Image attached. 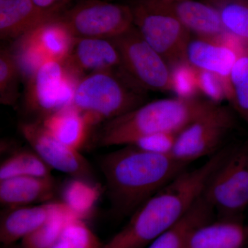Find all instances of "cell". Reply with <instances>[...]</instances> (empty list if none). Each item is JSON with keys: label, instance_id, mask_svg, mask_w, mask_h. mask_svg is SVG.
Masks as SVG:
<instances>
[{"label": "cell", "instance_id": "cell-1", "mask_svg": "<svg viewBox=\"0 0 248 248\" xmlns=\"http://www.w3.org/2000/svg\"><path fill=\"white\" fill-rule=\"evenodd\" d=\"M223 148L192 170L181 173L131 215L103 248H144L169 230L203 195L210 178L231 154Z\"/></svg>", "mask_w": 248, "mask_h": 248}, {"label": "cell", "instance_id": "cell-2", "mask_svg": "<svg viewBox=\"0 0 248 248\" xmlns=\"http://www.w3.org/2000/svg\"><path fill=\"white\" fill-rule=\"evenodd\" d=\"M104 155L99 166L111 205L118 216L132 215L158 191L186 170L187 164L171 154L128 145Z\"/></svg>", "mask_w": 248, "mask_h": 248}, {"label": "cell", "instance_id": "cell-3", "mask_svg": "<svg viewBox=\"0 0 248 248\" xmlns=\"http://www.w3.org/2000/svg\"><path fill=\"white\" fill-rule=\"evenodd\" d=\"M215 104L207 99L177 97L145 103L102 124L97 142L100 146H128L152 134H179Z\"/></svg>", "mask_w": 248, "mask_h": 248}, {"label": "cell", "instance_id": "cell-4", "mask_svg": "<svg viewBox=\"0 0 248 248\" xmlns=\"http://www.w3.org/2000/svg\"><path fill=\"white\" fill-rule=\"evenodd\" d=\"M146 93L121 68L97 72L79 80L73 106L91 128L141 107Z\"/></svg>", "mask_w": 248, "mask_h": 248}, {"label": "cell", "instance_id": "cell-5", "mask_svg": "<svg viewBox=\"0 0 248 248\" xmlns=\"http://www.w3.org/2000/svg\"><path fill=\"white\" fill-rule=\"evenodd\" d=\"M134 27L170 66L186 62V50L192 38L165 0H130Z\"/></svg>", "mask_w": 248, "mask_h": 248}, {"label": "cell", "instance_id": "cell-6", "mask_svg": "<svg viewBox=\"0 0 248 248\" xmlns=\"http://www.w3.org/2000/svg\"><path fill=\"white\" fill-rule=\"evenodd\" d=\"M80 79L63 62L49 60L28 80L24 105L42 120L54 112L73 106Z\"/></svg>", "mask_w": 248, "mask_h": 248}, {"label": "cell", "instance_id": "cell-7", "mask_svg": "<svg viewBox=\"0 0 248 248\" xmlns=\"http://www.w3.org/2000/svg\"><path fill=\"white\" fill-rule=\"evenodd\" d=\"M118 49L121 68L146 91H172L171 68L158 52L141 37L133 27L111 39Z\"/></svg>", "mask_w": 248, "mask_h": 248}, {"label": "cell", "instance_id": "cell-8", "mask_svg": "<svg viewBox=\"0 0 248 248\" xmlns=\"http://www.w3.org/2000/svg\"><path fill=\"white\" fill-rule=\"evenodd\" d=\"M76 38L112 39L134 27L130 6L105 0H81L61 15Z\"/></svg>", "mask_w": 248, "mask_h": 248}, {"label": "cell", "instance_id": "cell-9", "mask_svg": "<svg viewBox=\"0 0 248 248\" xmlns=\"http://www.w3.org/2000/svg\"><path fill=\"white\" fill-rule=\"evenodd\" d=\"M232 113L228 107L215 104L178 134L170 154L189 164L219 151L234 126Z\"/></svg>", "mask_w": 248, "mask_h": 248}, {"label": "cell", "instance_id": "cell-10", "mask_svg": "<svg viewBox=\"0 0 248 248\" xmlns=\"http://www.w3.org/2000/svg\"><path fill=\"white\" fill-rule=\"evenodd\" d=\"M221 218L233 215L248 205V151H232L214 173L203 194Z\"/></svg>", "mask_w": 248, "mask_h": 248}, {"label": "cell", "instance_id": "cell-11", "mask_svg": "<svg viewBox=\"0 0 248 248\" xmlns=\"http://www.w3.org/2000/svg\"><path fill=\"white\" fill-rule=\"evenodd\" d=\"M19 129L31 149L52 169L68 174L71 177L93 182V169L86 158L79 151L57 140L48 133L40 121L20 122Z\"/></svg>", "mask_w": 248, "mask_h": 248}, {"label": "cell", "instance_id": "cell-12", "mask_svg": "<svg viewBox=\"0 0 248 248\" xmlns=\"http://www.w3.org/2000/svg\"><path fill=\"white\" fill-rule=\"evenodd\" d=\"M64 63L80 79L97 72L117 69L122 66L118 49L111 39L78 37Z\"/></svg>", "mask_w": 248, "mask_h": 248}, {"label": "cell", "instance_id": "cell-13", "mask_svg": "<svg viewBox=\"0 0 248 248\" xmlns=\"http://www.w3.org/2000/svg\"><path fill=\"white\" fill-rule=\"evenodd\" d=\"M241 53L221 40L191 38L186 50L185 60L198 71L210 72L224 81L228 95V79Z\"/></svg>", "mask_w": 248, "mask_h": 248}, {"label": "cell", "instance_id": "cell-14", "mask_svg": "<svg viewBox=\"0 0 248 248\" xmlns=\"http://www.w3.org/2000/svg\"><path fill=\"white\" fill-rule=\"evenodd\" d=\"M60 16L41 9L32 0H3L0 1V37L17 40Z\"/></svg>", "mask_w": 248, "mask_h": 248}, {"label": "cell", "instance_id": "cell-15", "mask_svg": "<svg viewBox=\"0 0 248 248\" xmlns=\"http://www.w3.org/2000/svg\"><path fill=\"white\" fill-rule=\"evenodd\" d=\"M166 4L184 27L195 37L220 40L226 33L216 8L203 0H175Z\"/></svg>", "mask_w": 248, "mask_h": 248}, {"label": "cell", "instance_id": "cell-16", "mask_svg": "<svg viewBox=\"0 0 248 248\" xmlns=\"http://www.w3.org/2000/svg\"><path fill=\"white\" fill-rule=\"evenodd\" d=\"M58 189L53 176L16 177L0 180V204L4 209L46 203Z\"/></svg>", "mask_w": 248, "mask_h": 248}, {"label": "cell", "instance_id": "cell-17", "mask_svg": "<svg viewBox=\"0 0 248 248\" xmlns=\"http://www.w3.org/2000/svg\"><path fill=\"white\" fill-rule=\"evenodd\" d=\"M55 201L17 208L4 209L0 218L1 245L16 244L44 224L53 214Z\"/></svg>", "mask_w": 248, "mask_h": 248}, {"label": "cell", "instance_id": "cell-18", "mask_svg": "<svg viewBox=\"0 0 248 248\" xmlns=\"http://www.w3.org/2000/svg\"><path fill=\"white\" fill-rule=\"evenodd\" d=\"M246 239L244 226L232 218H221L195 228L184 248H241Z\"/></svg>", "mask_w": 248, "mask_h": 248}, {"label": "cell", "instance_id": "cell-19", "mask_svg": "<svg viewBox=\"0 0 248 248\" xmlns=\"http://www.w3.org/2000/svg\"><path fill=\"white\" fill-rule=\"evenodd\" d=\"M215 211L202 195L177 223L153 241L148 248H184L190 233L199 226L213 221Z\"/></svg>", "mask_w": 248, "mask_h": 248}, {"label": "cell", "instance_id": "cell-20", "mask_svg": "<svg viewBox=\"0 0 248 248\" xmlns=\"http://www.w3.org/2000/svg\"><path fill=\"white\" fill-rule=\"evenodd\" d=\"M39 121L57 140L78 151L86 143L91 129L82 114L73 106Z\"/></svg>", "mask_w": 248, "mask_h": 248}, {"label": "cell", "instance_id": "cell-21", "mask_svg": "<svg viewBox=\"0 0 248 248\" xmlns=\"http://www.w3.org/2000/svg\"><path fill=\"white\" fill-rule=\"evenodd\" d=\"M29 32L48 60L65 61L76 40L61 16Z\"/></svg>", "mask_w": 248, "mask_h": 248}, {"label": "cell", "instance_id": "cell-22", "mask_svg": "<svg viewBox=\"0 0 248 248\" xmlns=\"http://www.w3.org/2000/svg\"><path fill=\"white\" fill-rule=\"evenodd\" d=\"M81 218L68 205L58 201L50 218L21 241L19 248H49L56 241L67 223Z\"/></svg>", "mask_w": 248, "mask_h": 248}, {"label": "cell", "instance_id": "cell-23", "mask_svg": "<svg viewBox=\"0 0 248 248\" xmlns=\"http://www.w3.org/2000/svg\"><path fill=\"white\" fill-rule=\"evenodd\" d=\"M52 170L33 150L19 149L1 162L0 180L16 177H50Z\"/></svg>", "mask_w": 248, "mask_h": 248}, {"label": "cell", "instance_id": "cell-24", "mask_svg": "<svg viewBox=\"0 0 248 248\" xmlns=\"http://www.w3.org/2000/svg\"><path fill=\"white\" fill-rule=\"evenodd\" d=\"M99 195L92 181L71 177L62 189V202L68 205L82 219L91 215Z\"/></svg>", "mask_w": 248, "mask_h": 248}, {"label": "cell", "instance_id": "cell-25", "mask_svg": "<svg viewBox=\"0 0 248 248\" xmlns=\"http://www.w3.org/2000/svg\"><path fill=\"white\" fill-rule=\"evenodd\" d=\"M216 8L227 32L248 41V0H203Z\"/></svg>", "mask_w": 248, "mask_h": 248}, {"label": "cell", "instance_id": "cell-26", "mask_svg": "<svg viewBox=\"0 0 248 248\" xmlns=\"http://www.w3.org/2000/svg\"><path fill=\"white\" fill-rule=\"evenodd\" d=\"M227 99L248 124V51L240 55L232 70Z\"/></svg>", "mask_w": 248, "mask_h": 248}, {"label": "cell", "instance_id": "cell-27", "mask_svg": "<svg viewBox=\"0 0 248 248\" xmlns=\"http://www.w3.org/2000/svg\"><path fill=\"white\" fill-rule=\"evenodd\" d=\"M20 72L23 82L26 83L45 62L49 61L39 48L30 32L14 41L10 48Z\"/></svg>", "mask_w": 248, "mask_h": 248}, {"label": "cell", "instance_id": "cell-28", "mask_svg": "<svg viewBox=\"0 0 248 248\" xmlns=\"http://www.w3.org/2000/svg\"><path fill=\"white\" fill-rule=\"evenodd\" d=\"M20 72L9 48L0 51V102L4 106H14L19 97Z\"/></svg>", "mask_w": 248, "mask_h": 248}, {"label": "cell", "instance_id": "cell-29", "mask_svg": "<svg viewBox=\"0 0 248 248\" xmlns=\"http://www.w3.org/2000/svg\"><path fill=\"white\" fill-rule=\"evenodd\" d=\"M103 245L86 220L73 218L49 248H103Z\"/></svg>", "mask_w": 248, "mask_h": 248}, {"label": "cell", "instance_id": "cell-30", "mask_svg": "<svg viewBox=\"0 0 248 248\" xmlns=\"http://www.w3.org/2000/svg\"><path fill=\"white\" fill-rule=\"evenodd\" d=\"M171 68L172 91L176 97L182 99L197 97L200 93L197 70L187 62H182Z\"/></svg>", "mask_w": 248, "mask_h": 248}, {"label": "cell", "instance_id": "cell-31", "mask_svg": "<svg viewBox=\"0 0 248 248\" xmlns=\"http://www.w3.org/2000/svg\"><path fill=\"white\" fill-rule=\"evenodd\" d=\"M197 73L200 93L205 99L217 104L227 99L226 85L221 78L210 72L197 70Z\"/></svg>", "mask_w": 248, "mask_h": 248}, {"label": "cell", "instance_id": "cell-32", "mask_svg": "<svg viewBox=\"0 0 248 248\" xmlns=\"http://www.w3.org/2000/svg\"><path fill=\"white\" fill-rule=\"evenodd\" d=\"M178 134L155 133L137 140L131 146L143 151L159 154H170Z\"/></svg>", "mask_w": 248, "mask_h": 248}, {"label": "cell", "instance_id": "cell-33", "mask_svg": "<svg viewBox=\"0 0 248 248\" xmlns=\"http://www.w3.org/2000/svg\"><path fill=\"white\" fill-rule=\"evenodd\" d=\"M34 3L41 9L62 15L67 9V6L72 0H32Z\"/></svg>", "mask_w": 248, "mask_h": 248}, {"label": "cell", "instance_id": "cell-34", "mask_svg": "<svg viewBox=\"0 0 248 248\" xmlns=\"http://www.w3.org/2000/svg\"><path fill=\"white\" fill-rule=\"evenodd\" d=\"M1 248H19V246H16V244L2 245Z\"/></svg>", "mask_w": 248, "mask_h": 248}, {"label": "cell", "instance_id": "cell-35", "mask_svg": "<svg viewBox=\"0 0 248 248\" xmlns=\"http://www.w3.org/2000/svg\"><path fill=\"white\" fill-rule=\"evenodd\" d=\"M167 1H175V0H167Z\"/></svg>", "mask_w": 248, "mask_h": 248}, {"label": "cell", "instance_id": "cell-36", "mask_svg": "<svg viewBox=\"0 0 248 248\" xmlns=\"http://www.w3.org/2000/svg\"><path fill=\"white\" fill-rule=\"evenodd\" d=\"M3 1V0H0V1Z\"/></svg>", "mask_w": 248, "mask_h": 248}]
</instances>
